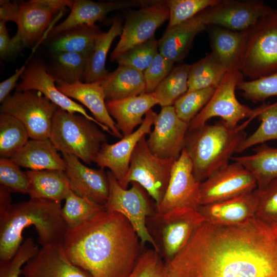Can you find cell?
Instances as JSON below:
<instances>
[{"mask_svg": "<svg viewBox=\"0 0 277 277\" xmlns=\"http://www.w3.org/2000/svg\"><path fill=\"white\" fill-rule=\"evenodd\" d=\"M253 193L256 200L255 217L277 228V179L263 188H256Z\"/></svg>", "mask_w": 277, "mask_h": 277, "instance_id": "obj_40", "label": "cell"}, {"mask_svg": "<svg viewBox=\"0 0 277 277\" xmlns=\"http://www.w3.org/2000/svg\"><path fill=\"white\" fill-rule=\"evenodd\" d=\"M128 277H170L165 261L153 248L144 250Z\"/></svg>", "mask_w": 277, "mask_h": 277, "instance_id": "obj_45", "label": "cell"}, {"mask_svg": "<svg viewBox=\"0 0 277 277\" xmlns=\"http://www.w3.org/2000/svg\"><path fill=\"white\" fill-rule=\"evenodd\" d=\"M204 221L198 210L183 208L155 212L147 219L146 225L159 253L167 263L183 249Z\"/></svg>", "mask_w": 277, "mask_h": 277, "instance_id": "obj_7", "label": "cell"}, {"mask_svg": "<svg viewBox=\"0 0 277 277\" xmlns=\"http://www.w3.org/2000/svg\"><path fill=\"white\" fill-rule=\"evenodd\" d=\"M29 135L17 118L6 113L0 115V156L10 159L28 141Z\"/></svg>", "mask_w": 277, "mask_h": 277, "instance_id": "obj_36", "label": "cell"}, {"mask_svg": "<svg viewBox=\"0 0 277 277\" xmlns=\"http://www.w3.org/2000/svg\"><path fill=\"white\" fill-rule=\"evenodd\" d=\"M207 28L199 13L181 24L167 28L159 39V52L174 63L182 61L195 37Z\"/></svg>", "mask_w": 277, "mask_h": 277, "instance_id": "obj_26", "label": "cell"}, {"mask_svg": "<svg viewBox=\"0 0 277 277\" xmlns=\"http://www.w3.org/2000/svg\"><path fill=\"white\" fill-rule=\"evenodd\" d=\"M240 70L250 80L277 72V10L272 9L247 30Z\"/></svg>", "mask_w": 277, "mask_h": 277, "instance_id": "obj_6", "label": "cell"}, {"mask_svg": "<svg viewBox=\"0 0 277 277\" xmlns=\"http://www.w3.org/2000/svg\"><path fill=\"white\" fill-rule=\"evenodd\" d=\"M272 9L263 2L219 0L200 13L207 27L214 26L244 31Z\"/></svg>", "mask_w": 277, "mask_h": 277, "instance_id": "obj_17", "label": "cell"}, {"mask_svg": "<svg viewBox=\"0 0 277 277\" xmlns=\"http://www.w3.org/2000/svg\"><path fill=\"white\" fill-rule=\"evenodd\" d=\"M0 185L11 192L28 193L29 179L26 172H23L19 166L10 159L1 158Z\"/></svg>", "mask_w": 277, "mask_h": 277, "instance_id": "obj_47", "label": "cell"}, {"mask_svg": "<svg viewBox=\"0 0 277 277\" xmlns=\"http://www.w3.org/2000/svg\"><path fill=\"white\" fill-rule=\"evenodd\" d=\"M33 226L42 247L62 244L69 229L61 202L30 199L12 204L0 216V262L11 259L22 244L24 230Z\"/></svg>", "mask_w": 277, "mask_h": 277, "instance_id": "obj_3", "label": "cell"}, {"mask_svg": "<svg viewBox=\"0 0 277 277\" xmlns=\"http://www.w3.org/2000/svg\"><path fill=\"white\" fill-rule=\"evenodd\" d=\"M260 111L235 127L226 125L222 120L213 124H206L189 129L184 149L193 165V172L200 183L215 171L227 165L247 136L245 131Z\"/></svg>", "mask_w": 277, "mask_h": 277, "instance_id": "obj_4", "label": "cell"}, {"mask_svg": "<svg viewBox=\"0 0 277 277\" xmlns=\"http://www.w3.org/2000/svg\"><path fill=\"white\" fill-rule=\"evenodd\" d=\"M28 194L30 199L61 202L71 190L65 171L56 170H29Z\"/></svg>", "mask_w": 277, "mask_h": 277, "instance_id": "obj_30", "label": "cell"}, {"mask_svg": "<svg viewBox=\"0 0 277 277\" xmlns=\"http://www.w3.org/2000/svg\"><path fill=\"white\" fill-rule=\"evenodd\" d=\"M11 191L0 185V216L5 214L12 205Z\"/></svg>", "mask_w": 277, "mask_h": 277, "instance_id": "obj_52", "label": "cell"}, {"mask_svg": "<svg viewBox=\"0 0 277 277\" xmlns=\"http://www.w3.org/2000/svg\"><path fill=\"white\" fill-rule=\"evenodd\" d=\"M101 85L106 101L146 93L144 73L128 66L118 65L115 70L108 73Z\"/></svg>", "mask_w": 277, "mask_h": 277, "instance_id": "obj_29", "label": "cell"}, {"mask_svg": "<svg viewBox=\"0 0 277 277\" xmlns=\"http://www.w3.org/2000/svg\"><path fill=\"white\" fill-rule=\"evenodd\" d=\"M243 78L240 70L228 71L207 104L190 122L189 129L203 126L215 117H221L229 126L235 127L241 120L255 114L259 107L252 109L236 98L235 90Z\"/></svg>", "mask_w": 277, "mask_h": 277, "instance_id": "obj_10", "label": "cell"}, {"mask_svg": "<svg viewBox=\"0 0 277 277\" xmlns=\"http://www.w3.org/2000/svg\"><path fill=\"white\" fill-rule=\"evenodd\" d=\"M159 40L155 36L130 49L116 61L118 65L130 67L144 72L159 52Z\"/></svg>", "mask_w": 277, "mask_h": 277, "instance_id": "obj_42", "label": "cell"}, {"mask_svg": "<svg viewBox=\"0 0 277 277\" xmlns=\"http://www.w3.org/2000/svg\"><path fill=\"white\" fill-rule=\"evenodd\" d=\"M198 211L204 221L220 225H235L255 217L256 200L253 192L201 205Z\"/></svg>", "mask_w": 277, "mask_h": 277, "instance_id": "obj_24", "label": "cell"}, {"mask_svg": "<svg viewBox=\"0 0 277 277\" xmlns=\"http://www.w3.org/2000/svg\"><path fill=\"white\" fill-rule=\"evenodd\" d=\"M106 138L98 126L83 115L61 108L55 112L49 139L63 154L74 155L90 164Z\"/></svg>", "mask_w": 277, "mask_h": 277, "instance_id": "obj_5", "label": "cell"}, {"mask_svg": "<svg viewBox=\"0 0 277 277\" xmlns=\"http://www.w3.org/2000/svg\"><path fill=\"white\" fill-rule=\"evenodd\" d=\"M101 82L78 81L71 84L57 83L56 85L63 93L87 108L96 121L109 128L113 136L121 139L123 135L108 112Z\"/></svg>", "mask_w": 277, "mask_h": 277, "instance_id": "obj_23", "label": "cell"}, {"mask_svg": "<svg viewBox=\"0 0 277 277\" xmlns=\"http://www.w3.org/2000/svg\"><path fill=\"white\" fill-rule=\"evenodd\" d=\"M200 184L195 178L192 162L184 148L174 161L168 187L156 212L189 208L199 210L201 206Z\"/></svg>", "mask_w": 277, "mask_h": 277, "instance_id": "obj_14", "label": "cell"}, {"mask_svg": "<svg viewBox=\"0 0 277 277\" xmlns=\"http://www.w3.org/2000/svg\"><path fill=\"white\" fill-rule=\"evenodd\" d=\"M219 0H167L165 1L169 11L167 28L181 24L196 16Z\"/></svg>", "mask_w": 277, "mask_h": 277, "instance_id": "obj_43", "label": "cell"}, {"mask_svg": "<svg viewBox=\"0 0 277 277\" xmlns=\"http://www.w3.org/2000/svg\"><path fill=\"white\" fill-rule=\"evenodd\" d=\"M227 70L211 52L204 58L191 65L188 75V90L216 88Z\"/></svg>", "mask_w": 277, "mask_h": 277, "instance_id": "obj_34", "label": "cell"}, {"mask_svg": "<svg viewBox=\"0 0 277 277\" xmlns=\"http://www.w3.org/2000/svg\"><path fill=\"white\" fill-rule=\"evenodd\" d=\"M10 159L31 170H56L65 171L66 164L49 138L31 139Z\"/></svg>", "mask_w": 277, "mask_h": 277, "instance_id": "obj_28", "label": "cell"}, {"mask_svg": "<svg viewBox=\"0 0 277 277\" xmlns=\"http://www.w3.org/2000/svg\"><path fill=\"white\" fill-rule=\"evenodd\" d=\"M71 0H31L19 4L17 30L11 38L9 53L33 45L43 36L55 14L70 9Z\"/></svg>", "mask_w": 277, "mask_h": 277, "instance_id": "obj_12", "label": "cell"}, {"mask_svg": "<svg viewBox=\"0 0 277 277\" xmlns=\"http://www.w3.org/2000/svg\"><path fill=\"white\" fill-rule=\"evenodd\" d=\"M121 19L116 17L112 21L107 32L99 34L94 50L89 56L84 76V82H102L109 73L106 68L108 53L114 39L121 36L123 30Z\"/></svg>", "mask_w": 277, "mask_h": 277, "instance_id": "obj_31", "label": "cell"}, {"mask_svg": "<svg viewBox=\"0 0 277 277\" xmlns=\"http://www.w3.org/2000/svg\"><path fill=\"white\" fill-rule=\"evenodd\" d=\"M237 89L242 92L245 98L254 103L277 96V72L254 80H243Z\"/></svg>", "mask_w": 277, "mask_h": 277, "instance_id": "obj_44", "label": "cell"}, {"mask_svg": "<svg viewBox=\"0 0 277 277\" xmlns=\"http://www.w3.org/2000/svg\"><path fill=\"white\" fill-rule=\"evenodd\" d=\"M65 174L71 190L77 195L104 205L109 194V183L104 169H94L83 164L73 155L63 154Z\"/></svg>", "mask_w": 277, "mask_h": 277, "instance_id": "obj_20", "label": "cell"}, {"mask_svg": "<svg viewBox=\"0 0 277 277\" xmlns=\"http://www.w3.org/2000/svg\"><path fill=\"white\" fill-rule=\"evenodd\" d=\"M62 245L68 259L92 277H128L144 251L130 222L104 210L68 229Z\"/></svg>", "mask_w": 277, "mask_h": 277, "instance_id": "obj_2", "label": "cell"}, {"mask_svg": "<svg viewBox=\"0 0 277 277\" xmlns=\"http://www.w3.org/2000/svg\"><path fill=\"white\" fill-rule=\"evenodd\" d=\"M175 160L163 159L150 150L146 136L138 142L132 154L126 177V184H139L152 199L156 206L167 190Z\"/></svg>", "mask_w": 277, "mask_h": 277, "instance_id": "obj_11", "label": "cell"}, {"mask_svg": "<svg viewBox=\"0 0 277 277\" xmlns=\"http://www.w3.org/2000/svg\"><path fill=\"white\" fill-rule=\"evenodd\" d=\"M174 63L159 52L150 66L144 71L146 93L153 92L172 70Z\"/></svg>", "mask_w": 277, "mask_h": 277, "instance_id": "obj_48", "label": "cell"}, {"mask_svg": "<svg viewBox=\"0 0 277 277\" xmlns=\"http://www.w3.org/2000/svg\"><path fill=\"white\" fill-rule=\"evenodd\" d=\"M49 73L57 83L71 84L83 82L89 56L71 52L54 53Z\"/></svg>", "mask_w": 277, "mask_h": 277, "instance_id": "obj_35", "label": "cell"}, {"mask_svg": "<svg viewBox=\"0 0 277 277\" xmlns=\"http://www.w3.org/2000/svg\"><path fill=\"white\" fill-rule=\"evenodd\" d=\"M38 250L33 239L28 238L11 259L0 262V277H20L24 266L36 254Z\"/></svg>", "mask_w": 277, "mask_h": 277, "instance_id": "obj_46", "label": "cell"}, {"mask_svg": "<svg viewBox=\"0 0 277 277\" xmlns=\"http://www.w3.org/2000/svg\"><path fill=\"white\" fill-rule=\"evenodd\" d=\"M261 124L251 135L247 136L239 146L237 153L270 140H277V101L260 106L258 116Z\"/></svg>", "mask_w": 277, "mask_h": 277, "instance_id": "obj_38", "label": "cell"}, {"mask_svg": "<svg viewBox=\"0 0 277 277\" xmlns=\"http://www.w3.org/2000/svg\"><path fill=\"white\" fill-rule=\"evenodd\" d=\"M257 188L253 175L234 161L221 167L201 183V205L253 192Z\"/></svg>", "mask_w": 277, "mask_h": 277, "instance_id": "obj_15", "label": "cell"}, {"mask_svg": "<svg viewBox=\"0 0 277 277\" xmlns=\"http://www.w3.org/2000/svg\"><path fill=\"white\" fill-rule=\"evenodd\" d=\"M5 21L0 20V56L5 59L10 54L11 38Z\"/></svg>", "mask_w": 277, "mask_h": 277, "instance_id": "obj_51", "label": "cell"}, {"mask_svg": "<svg viewBox=\"0 0 277 277\" xmlns=\"http://www.w3.org/2000/svg\"><path fill=\"white\" fill-rule=\"evenodd\" d=\"M148 134L147 143L154 154L177 160L185 147L189 125L177 115L173 106L162 107Z\"/></svg>", "mask_w": 277, "mask_h": 277, "instance_id": "obj_18", "label": "cell"}, {"mask_svg": "<svg viewBox=\"0 0 277 277\" xmlns=\"http://www.w3.org/2000/svg\"><path fill=\"white\" fill-rule=\"evenodd\" d=\"M0 3V20L14 22L17 21L19 4L11 3L7 0H1Z\"/></svg>", "mask_w": 277, "mask_h": 277, "instance_id": "obj_50", "label": "cell"}, {"mask_svg": "<svg viewBox=\"0 0 277 277\" xmlns=\"http://www.w3.org/2000/svg\"><path fill=\"white\" fill-rule=\"evenodd\" d=\"M26 67L22 66L19 69L15 70V72L9 77L0 83V102L2 103L10 95V92L16 88L17 82L21 78L22 75L25 71Z\"/></svg>", "mask_w": 277, "mask_h": 277, "instance_id": "obj_49", "label": "cell"}, {"mask_svg": "<svg viewBox=\"0 0 277 277\" xmlns=\"http://www.w3.org/2000/svg\"><path fill=\"white\" fill-rule=\"evenodd\" d=\"M101 31L95 24L76 26L51 39L50 47L53 53L76 52L89 57Z\"/></svg>", "mask_w": 277, "mask_h": 277, "instance_id": "obj_33", "label": "cell"}, {"mask_svg": "<svg viewBox=\"0 0 277 277\" xmlns=\"http://www.w3.org/2000/svg\"><path fill=\"white\" fill-rule=\"evenodd\" d=\"M146 3L147 1L129 0L107 2L89 0L73 1L69 15L61 23L51 29L47 38L51 40L76 26L95 25V22L104 19L108 13L112 11L132 7H142Z\"/></svg>", "mask_w": 277, "mask_h": 277, "instance_id": "obj_21", "label": "cell"}, {"mask_svg": "<svg viewBox=\"0 0 277 277\" xmlns=\"http://www.w3.org/2000/svg\"><path fill=\"white\" fill-rule=\"evenodd\" d=\"M108 112L114 119L118 130L123 136L132 133L140 126L146 113L159 105L154 92L117 100L106 101Z\"/></svg>", "mask_w": 277, "mask_h": 277, "instance_id": "obj_25", "label": "cell"}, {"mask_svg": "<svg viewBox=\"0 0 277 277\" xmlns=\"http://www.w3.org/2000/svg\"><path fill=\"white\" fill-rule=\"evenodd\" d=\"M165 263L170 277H277V228L255 217L230 225L204 221Z\"/></svg>", "mask_w": 277, "mask_h": 277, "instance_id": "obj_1", "label": "cell"}, {"mask_svg": "<svg viewBox=\"0 0 277 277\" xmlns=\"http://www.w3.org/2000/svg\"><path fill=\"white\" fill-rule=\"evenodd\" d=\"M191 65L183 64L175 67L153 91L162 107L172 106L188 90V75Z\"/></svg>", "mask_w": 277, "mask_h": 277, "instance_id": "obj_37", "label": "cell"}, {"mask_svg": "<svg viewBox=\"0 0 277 277\" xmlns=\"http://www.w3.org/2000/svg\"><path fill=\"white\" fill-rule=\"evenodd\" d=\"M209 37L211 52L227 71L240 70L244 56L247 30L236 31L210 26Z\"/></svg>", "mask_w": 277, "mask_h": 277, "instance_id": "obj_27", "label": "cell"}, {"mask_svg": "<svg viewBox=\"0 0 277 277\" xmlns=\"http://www.w3.org/2000/svg\"><path fill=\"white\" fill-rule=\"evenodd\" d=\"M107 173L109 194L103 205L104 210L117 212L124 216L134 228L142 244L149 243L158 252L146 225L147 219L156 212L155 203H153L150 196L139 184L131 183L130 188H124L110 171H107Z\"/></svg>", "mask_w": 277, "mask_h": 277, "instance_id": "obj_8", "label": "cell"}, {"mask_svg": "<svg viewBox=\"0 0 277 277\" xmlns=\"http://www.w3.org/2000/svg\"><path fill=\"white\" fill-rule=\"evenodd\" d=\"M21 79L22 81L16 86L15 91L32 90L39 91L62 110L72 114L77 113L81 114L95 123L103 131L112 135L109 128L90 115L81 104L59 90L48 68L42 62L35 61L29 64L22 75Z\"/></svg>", "mask_w": 277, "mask_h": 277, "instance_id": "obj_19", "label": "cell"}, {"mask_svg": "<svg viewBox=\"0 0 277 277\" xmlns=\"http://www.w3.org/2000/svg\"><path fill=\"white\" fill-rule=\"evenodd\" d=\"M23 277H92L72 263L62 244L42 247L22 269Z\"/></svg>", "mask_w": 277, "mask_h": 277, "instance_id": "obj_22", "label": "cell"}, {"mask_svg": "<svg viewBox=\"0 0 277 277\" xmlns=\"http://www.w3.org/2000/svg\"><path fill=\"white\" fill-rule=\"evenodd\" d=\"M103 210V205L80 196L71 190L65 199L62 214L70 229L87 221Z\"/></svg>", "mask_w": 277, "mask_h": 277, "instance_id": "obj_39", "label": "cell"}, {"mask_svg": "<svg viewBox=\"0 0 277 277\" xmlns=\"http://www.w3.org/2000/svg\"><path fill=\"white\" fill-rule=\"evenodd\" d=\"M60 108L36 90L15 91L2 103L1 113L19 120L34 140L49 138L52 121Z\"/></svg>", "mask_w": 277, "mask_h": 277, "instance_id": "obj_9", "label": "cell"}, {"mask_svg": "<svg viewBox=\"0 0 277 277\" xmlns=\"http://www.w3.org/2000/svg\"><path fill=\"white\" fill-rule=\"evenodd\" d=\"M157 115L152 109L150 110L142 124L132 133L123 136L113 144L105 142L94 160L101 168L109 169L124 188L128 187L126 180L135 147L144 136L151 132Z\"/></svg>", "mask_w": 277, "mask_h": 277, "instance_id": "obj_16", "label": "cell"}, {"mask_svg": "<svg viewBox=\"0 0 277 277\" xmlns=\"http://www.w3.org/2000/svg\"><path fill=\"white\" fill-rule=\"evenodd\" d=\"M215 88H208L187 91L173 105L177 116L189 125L207 104Z\"/></svg>", "mask_w": 277, "mask_h": 277, "instance_id": "obj_41", "label": "cell"}, {"mask_svg": "<svg viewBox=\"0 0 277 277\" xmlns=\"http://www.w3.org/2000/svg\"><path fill=\"white\" fill-rule=\"evenodd\" d=\"M169 17V11L165 1H150L129 12L125 16L120 40L110 54V61H116L130 49L154 36L157 29Z\"/></svg>", "mask_w": 277, "mask_h": 277, "instance_id": "obj_13", "label": "cell"}, {"mask_svg": "<svg viewBox=\"0 0 277 277\" xmlns=\"http://www.w3.org/2000/svg\"><path fill=\"white\" fill-rule=\"evenodd\" d=\"M247 155L233 156L232 160L242 164L254 177L257 188H263L277 179V148L262 144Z\"/></svg>", "mask_w": 277, "mask_h": 277, "instance_id": "obj_32", "label": "cell"}]
</instances>
